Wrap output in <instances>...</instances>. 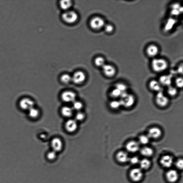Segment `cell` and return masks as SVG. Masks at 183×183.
<instances>
[{"instance_id": "6da1fadb", "label": "cell", "mask_w": 183, "mask_h": 183, "mask_svg": "<svg viewBox=\"0 0 183 183\" xmlns=\"http://www.w3.org/2000/svg\"><path fill=\"white\" fill-rule=\"evenodd\" d=\"M153 70L156 72H161L165 71L168 67V63L165 59L154 58L151 63Z\"/></svg>"}, {"instance_id": "7a4b0ae2", "label": "cell", "mask_w": 183, "mask_h": 183, "mask_svg": "<svg viewBox=\"0 0 183 183\" xmlns=\"http://www.w3.org/2000/svg\"><path fill=\"white\" fill-rule=\"evenodd\" d=\"M121 106L125 108H131L134 105L135 102V97L133 94L126 92L122 93L120 101Z\"/></svg>"}, {"instance_id": "3957f363", "label": "cell", "mask_w": 183, "mask_h": 183, "mask_svg": "<svg viewBox=\"0 0 183 183\" xmlns=\"http://www.w3.org/2000/svg\"><path fill=\"white\" fill-rule=\"evenodd\" d=\"M156 103L160 108H165L168 105L169 100L161 91L158 92L155 98Z\"/></svg>"}, {"instance_id": "277c9868", "label": "cell", "mask_w": 183, "mask_h": 183, "mask_svg": "<svg viewBox=\"0 0 183 183\" xmlns=\"http://www.w3.org/2000/svg\"><path fill=\"white\" fill-rule=\"evenodd\" d=\"M62 18L66 23H72L77 21L78 15L75 11H66L62 14Z\"/></svg>"}, {"instance_id": "5b68a950", "label": "cell", "mask_w": 183, "mask_h": 183, "mask_svg": "<svg viewBox=\"0 0 183 183\" xmlns=\"http://www.w3.org/2000/svg\"><path fill=\"white\" fill-rule=\"evenodd\" d=\"M34 102L32 100L28 98H24L21 99L19 103V106L23 110L29 111L34 106Z\"/></svg>"}, {"instance_id": "8992f818", "label": "cell", "mask_w": 183, "mask_h": 183, "mask_svg": "<svg viewBox=\"0 0 183 183\" xmlns=\"http://www.w3.org/2000/svg\"><path fill=\"white\" fill-rule=\"evenodd\" d=\"M90 25L93 29L99 30L105 25V22L103 19L99 17L93 18L90 22Z\"/></svg>"}, {"instance_id": "52a82bcc", "label": "cell", "mask_w": 183, "mask_h": 183, "mask_svg": "<svg viewBox=\"0 0 183 183\" xmlns=\"http://www.w3.org/2000/svg\"><path fill=\"white\" fill-rule=\"evenodd\" d=\"M76 97L75 93L70 91L63 92L61 95L62 99L67 103H73L75 101Z\"/></svg>"}, {"instance_id": "ba28073f", "label": "cell", "mask_w": 183, "mask_h": 183, "mask_svg": "<svg viewBox=\"0 0 183 183\" xmlns=\"http://www.w3.org/2000/svg\"><path fill=\"white\" fill-rule=\"evenodd\" d=\"M162 134V131L160 128L154 127L150 128L149 130L147 135L149 139H158L160 138Z\"/></svg>"}, {"instance_id": "9c48e42d", "label": "cell", "mask_w": 183, "mask_h": 183, "mask_svg": "<svg viewBox=\"0 0 183 183\" xmlns=\"http://www.w3.org/2000/svg\"><path fill=\"white\" fill-rule=\"evenodd\" d=\"M130 179L134 182H139L143 177V173L141 169L135 168L130 171Z\"/></svg>"}, {"instance_id": "30bf717a", "label": "cell", "mask_w": 183, "mask_h": 183, "mask_svg": "<svg viewBox=\"0 0 183 183\" xmlns=\"http://www.w3.org/2000/svg\"><path fill=\"white\" fill-rule=\"evenodd\" d=\"M104 74L108 77H112L115 76L116 71L114 66L108 64H105L102 66Z\"/></svg>"}, {"instance_id": "8fae6325", "label": "cell", "mask_w": 183, "mask_h": 183, "mask_svg": "<svg viewBox=\"0 0 183 183\" xmlns=\"http://www.w3.org/2000/svg\"><path fill=\"white\" fill-rule=\"evenodd\" d=\"M86 78L85 74L82 71H78L73 75L72 80L76 84H80L84 82Z\"/></svg>"}, {"instance_id": "7c38bea8", "label": "cell", "mask_w": 183, "mask_h": 183, "mask_svg": "<svg viewBox=\"0 0 183 183\" xmlns=\"http://www.w3.org/2000/svg\"><path fill=\"white\" fill-rule=\"evenodd\" d=\"M65 127L67 131L70 133L75 132L77 129L78 125L75 120H68L65 123Z\"/></svg>"}, {"instance_id": "4fadbf2b", "label": "cell", "mask_w": 183, "mask_h": 183, "mask_svg": "<svg viewBox=\"0 0 183 183\" xmlns=\"http://www.w3.org/2000/svg\"><path fill=\"white\" fill-rule=\"evenodd\" d=\"M127 150L131 153H135L139 150L140 145L138 142L135 141H130L127 142L126 145Z\"/></svg>"}, {"instance_id": "5bb4252c", "label": "cell", "mask_w": 183, "mask_h": 183, "mask_svg": "<svg viewBox=\"0 0 183 183\" xmlns=\"http://www.w3.org/2000/svg\"><path fill=\"white\" fill-rule=\"evenodd\" d=\"M160 163L163 167L169 168L172 166L173 163V159L170 155H166L161 158Z\"/></svg>"}, {"instance_id": "9a60e30c", "label": "cell", "mask_w": 183, "mask_h": 183, "mask_svg": "<svg viewBox=\"0 0 183 183\" xmlns=\"http://www.w3.org/2000/svg\"><path fill=\"white\" fill-rule=\"evenodd\" d=\"M166 177L168 182L173 183L177 181L179 174L176 170H172L168 171L166 173Z\"/></svg>"}, {"instance_id": "2e32d148", "label": "cell", "mask_w": 183, "mask_h": 183, "mask_svg": "<svg viewBox=\"0 0 183 183\" xmlns=\"http://www.w3.org/2000/svg\"><path fill=\"white\" fill-rule=\"evenodd\" d=\"M51 145L54 151H60L63 148V143L62 141L59 138H55L52 140Z\"/></svg>"}, {"instance_id": "e0dca14e", "label": "cell", "mask_w": 183, "mask_h": 183, "mask_svg": "<svg viewBox=\"0 0 183 183\" xmlns=\"http://www.w3.org/2000/svg\"><path fill=\"white\" fill-rule=\"evenodd\" d=\"M146 51L147 55L151 57H154L158 55L159 49L156 45L151 44L147 47Z\"/></svg>"}, {"instance_id": "ac0fdd59", "label": "cell", "mask_w": 183, "mask_h": 183, "mask_svg": "<svg viewBox=\"0 0 183 183\" xmlns=\"http://www.w3.org/2000/svg\"><path fill=\"white\" fill-rule=\"evenodd\" d=\"M159 82L160 84L164 86L169 87L172 83V77L169 75L162 76L159 79Z\"/></svg>"}, {"instance_id": "d6986e66", "label": "cell", "mask_w": 183, "mask_h": 183, "mask_svg": "<svg viewBox=\"0 0 183 183\" xmlns=\"http://www.w3.org/2000/svg\"><path fill=\"white\" fill-rule=\"evenodd\" d=\"M149 87L153 91L158 92L161 91V85L159 81L156 80H151L149 82Z\"/></svg>"}, {"instance_id": "ffe728a7", "label": "cell", "mask_w": 183, "mask_h": 183, "mask_svg": "<svg viewBox=\"0 0 183 183\" xmlns=\"http://www.w3.org/2000/svg\"><path fill=\"white\" fill-rule=\"evenodd\" d=\"M117 160L121 163H125L129 161V158L127 153L124 151H120L116 155Z\"/></svg>"}, {"instance_id": "44dd1931", "label": "cell", "mask_w": 183, "mask_h": 183, "mask_svg": "<svg viewBox=\"0 0 183 183\" xmlns=\"http://www.w3.org/2000/svg\"><path fill=\"white\" fill-rule=\"evenodd\" d=\"M61 112L64 117H70L73 115V109L70 107H63L61 109Z\"/></svg>"}, {"instance_id": "7402d4cb", "label": "cell", "mask_w": 183, "mask_h": 183, "mask_svg": "<svg viewBox=\"0 0 183 183\" xmlns=\"http://www.w3.org/2000/svg\"><path fill=\"white\" fill-rule=\"evenodd\" d=\"M141 153L142 155L146 157H150L153 155V149L148 147H144L141 149Z\"/></svg>"}, {"instance_id": "603a6c76", "label": "cell", "mask_w": 183, "mask_h": 183, "mask_svg": "<svg viewBox=\"0 0 183 183\" xmlns=\"http://www.w3.org/2000/svg\"><path fill=\"white\" fill-rule=\"evenodd\" d=\"M28 114L30 117L32 118L35 119L39 117V111L38 109L33 107L28 111Z\"/></svg>"}, {"instance_id": "cb8c5ba5", "label": "cell", "mask_w": 183, "mask_h": 183, "mask_svg": "<svg viewBox=\"0 0 183 183\" xmlns=\"http://www.w3.org/2000/svg\"><path fill=\"white\" fill-rule=\"evenodd\" d=\"M140 167L142 169L147 170L151 165V162L147 159H144L140 162Z\"/></svg>"}, {"instance_id": "d4e9b609", "label": "cell", "mask_w": 183, "mask_h": 183, "mask_svg": "<svg viewBox=\"0 0 183 183\" xmlns=\"http://www.w3.org/2000/svg\"><path fill=\"white\" fill-rule=\"evenodd\" d=\"M72 4V2L70 1H62L60 2L61 7L64 10L70 8Z\"/></svg>"}, {"instance_id": "484cf974", "label": "cell", "mask_w": 183, "mask_h": 183, "mask_svg": "<svg viewBox=\"0 0 183 183\" xmlns=\"http://www.w3.org/2000/svg\"><path fill=\"white\" fill-rule=\"evenodd\" d=\"M110 108L113 110H117L121 106L120 102L117 100L111 101L109 104Z\"/></svg>"}, {"instance_id": "4316f807", "label": "cell", "mask_w": 183, "mask_h": 183, "mask_svg": "<svg viewBox=\"0 0 183 183\" xmlns=\"http://www.w3.org/2000/svg\"><path fill=\"white\" fill-rule=\"evenodd\" d=\"M122 93L119 90L115 88L111 92L110 95L112 98H116L120 97Z\"/></svg>"}, {"instance_id": "83f0119b", "label": "cell", "mask_w": 183, "mask_h": 183, "mask_svg": "<svg viewBox=\"0 0 183 183\" xmlns=\"http://www.w3.org/2000/svg\"><path fill=\"white\" fill-rule=\"evenodd\" d=\"M149 141V138L148 135H141L139 137V141L140 144L143 145L148 144Z\"/></svg>"}, {"instance_id": "f1b7e54d", "label": "cell", "mask_w": 183, "mask_h": 183, "mask_svg": "<svg viewBox=\"0 0 183 183\" xmlns=\"http://www.w3.org/2000/svg\"><path fill=\"white\" fill-rule=\"evenodd\" d=\"M115 87L116 89L119 90L122 93L126 92L127 89V85L123 83H117L115 85Z\"/></svg>"}, {"instance_id": "f546056e", "label": "cell", "mask_w": 183, "mask_h": 183, "mask_svg": "<svg viewBox=\"0 0 183 183\" xmlns=\"http://www.w3.org/2000/svg\"><path fill=\"white\" fill-rule=\"evenodd\" d=\"M167 92L169 95L172 97L175 96L177 94V90L176 88L171 85L168 87Z\"/></svg>"}, {"instance_id": "4dcf8cb0", "label": "cell", "mask_w": 183, "mask_h": 183, "mask_svg": "<svg viewBox=\"0 0 183 183\" xmlns=\"http://www.w3.org/2000/svg\"><path fill=\"white\" fill-rule=\"evenodd\" d=\"M61 80L62 82L64 83V84H68L72 80V77L68 74H64L62 75Z\"/></svg>"}, {"instance_id": "1f68e13d", "label": "cell", "mask_w": 183, "mask_h": 183, "mask_svg": "<svg viewBox=\"0 0 183 183\" xmlns=\"http://www.w3.org/2000/svg\"><path fill=\"white\" fill-rule=\"evenodd\" d=\"M83 107V104L80 102L75 101L73 104V109L75 110L79 111L81 110Z\"/></svg>"}, {"instance_id": "d6a6232c", "label": "cell", "mask_w": 183, "mask_h": 183, "mask_svg": "<svg viewBox=\"0 0 183 183\" xmlns=\"http://www.w3.org/2000/svg\"><path fill=\"white\" fill-rule=\"evenodd\" d=\"M95 63L99 66H103L105 65V60L102 57H98L95 59Z\"/></svg>"}, {"instance_id": "836d02e7", "label": "cell", "mask_w": 183, "mask_h": 183, "mask_svg": "<svg viewBox=\"0 0 183 183\" xmlns=\"http://www.w3.org/2000/svg\"><path fill=\"white\" fill-rule=\"evenodd\" d=\"M85 117V114L83 112H79L76 114L75 116V120L78 121H82L84 120Z\"/></svg>"}, {"instance_id": "e575fe53", "label": "cell", "mask_w": 183, "mask_h": 183, "mask_svg": "<svg viewBox=\"0 0 183 183\" xmlns=\"http://www.w3.org/2000/svg\"><path fill=\"white\" fill-rule=\"evenodd\" d=\"M176 86L179 88H182L183 85V80L181 77L177 78L175 80Z\"/></svg>"}, {"instance_id": "d590c367", "label": "cell", "mask_w": 183, "mask_h": 183, "mask_svg": "<svg viewBox=\"0 0 183 183\" xmlns=\"http://www.w3.org/2000/svg\"><path fill=\"white\" fill-rule=\"evenodd\" d=\"M104 30L108 33L112 32L114 30V27L112 25L110 24L106 25L104 26Z\"/></svg>"}, {"instance_id": "8d00e7d4", "label": "cell", "mask_w": 183, "mask_h": 183, "mask_svg": "<svg viewBox=\"0 0 183 183\" xmlns=\"http://www.w3.org/2000/svg\"><path fill=\"white\" fill-rule=\"evenodd\" d=\"M129 161L132 164L135 165L140 162L139 159L137 157L135 156L129 158Z\"/></svg>"}, {"instance_id": "74e56055", "label": "cell", "mask_w": 183, "mask_h": 183, "mask_svg": "<svg viewBox=\"0 0 183 183\" xmlns=\"http://www.w3.org/2000/svg\"><path fill=\"white\" fill-rule=\"evenodd\" d=\"M183 161L182 159H180L177 160L176 163V167L180 170H182L183 168Z\"/></svg>"}, {"instance_id": "f35d334b", "label": "cell", "mask_w": 183, "mask_h": 183, "mask_svg": "<svg viewBox=\"0 0 183 183\" xmlns=\"http://www.w3.org/2000/svg\"><path fill=\"white\" fill-rule=\"evenodd\" d=\"M48 158L49 159H52L55 158L56 153L55 151L50 152L48 154Z\"/></svg>"}, {"instance_id": "ab89813d", "label": "cell", "mask_w": 183, "mask_h": 183, "mask_svg": "<svg viewBox=\"0 0 183 183\" xmlns=\"http://www.w3.org/2000/svg\"><path fill=\"white\" fill-rule=\"evenodd\" d=\"M178 72L179 73L181 74H182L183 73V66L182 65L181 66H180L179 68L178 69Z\"/></svg>"}]
</instances>
